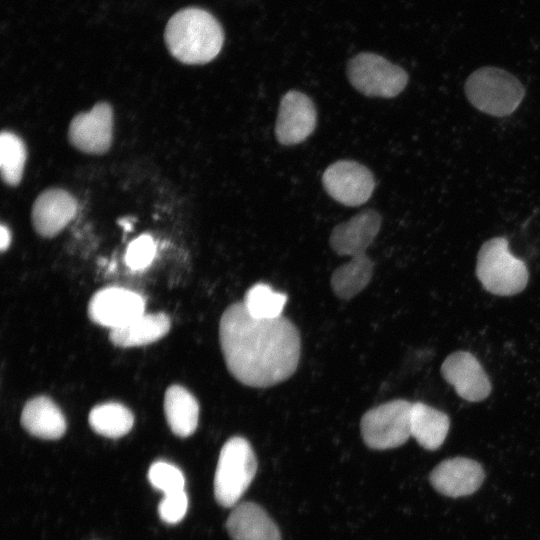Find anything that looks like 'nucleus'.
Instances as JSON below:
<instances>
[{
  "label": "nucleus",
  "instance_id": "nucleus-2",
  "mask_svg": "<svg viewBox=\"0 0 540 540\" xmlns=\"http://www.w3.org/2000/svg\"><path fill=\"white\" fill-rule=\"evenodd\" d=\"M165 42L171 55L188 65L212 61L221 51L224 34L221 25L209 12L185 8L167 23Z\"/></svg>",
  "mask_w": 540,
  "mask_h": 540
},
{
  "label": "nucleus",
  "instance_id": "nucleus-6",
  "mask_svg": "<svg viewBox=\"0 0 540 540\" xmlns=\"http://www.w3.org/2000/svg\"><path fill=\"white\" fill-rule=\"evenodd\" d=\"M412 403L395 399L366 411L360 421L364 443L371 449L386 450L403 445L411 436Z\"/></svg>",
  "mask_w": 540,
  "mask_h": 540
},
{
  "label": "nucleus",
  "instance_id": "nucleus-9",
  "mask_svg": "<svg viewBox=\"0 0 540 540\" xmlns=\"http://www.w3.org/2000/svg\"><path fill=\"white\" fill-rule=\"evenodd\" d=\"M113 139V108L105 101L89 112L74 116L68 128V140L77 150L91 155L105 154Z\"/></svg>",
  "mask_w": 540,
  "mask_h": 540
},
{
  "label": "nucleus",
  "instance_id": "nucleus-21",
  "mask_svg": "<svg viewBox=\"0 0 540 540\" xmlns=\"http://www.w3.org/2000/svg\"><path fill=\"white\" fill-rule=\"evenodd\" d=\"M373 271L374 262L368 255L351 257L332 273L330 285L333 293L343 300L355 297L369 284Z\"/></svg>",
  "mask_w": 540,
  "mask_h": 540
},
{
  "label": "nucleus",
  "instance_id": "nucleus-17",
  "mask_svg": "<svg viewBox=\"0 0 540 540\" xmlns=\"http://www.w3.org/2000/svg\"><path fill=\"white\" fill-rule=\"evenodd\" d=\"M21 425L31 435L56 440L66 431V420L59 407L48 397L37 396L25 404Z\"/></svg>",
  "mask_w": 540,
  "mask_h": 540
},
{
  "label": "nucleus",
  "instance_id": "nucleus-3",
  "mask_svg": "<svg viewBox=\"0 0 540 540\" xmlns=\"http://www.w3.org/2000/svg\"><path fill=\"white\" fill-rule=\"evenodd\" d=\"M464 93L469 103L482 113L506 117L519 107L526 91L520 80L507 70L484 66L468 76Z\"/></svg>",
  "mask_w": 540,
  "mask_h": 540
},
{
  "label": "nucleus",
  "instance_id": "nucleus-26",
  "mask_svg": "<svg viewBox=\"0 0 540 540\" xmlns=\"http://www.w3.org/2000/svg\"><path fill=\"white\" fill-rule=\"evenodd\" d=\"M156 253V243L149 234H142L127 247L125 262L131 270H143L150 265Z\"/></svg>",
  "mask_w": 540,
  "mask_h": 540
},
{
  "label": "nucleus",
  "instance_id": "nucleus-13",
  "mask_svg": "<svg viewBox=\"0 0 540 540\" xmlns=\"http://www.w3.org/2000/svg\"><path fill=\"white\" fill-rule=\"evenodd\" d=\"M78 202L67 190L49 188L35 199L31 222L35 232L44 238L58 235L76 216Z\"/></svg>",
  "mask_w": 540,
  "mask_h": 540
},
{
  "label": "nucleus",
  "instance_id": "nucleus-16",
  "mask_svg": "<svg viewBox=\"0 0 540 540\" xmlns=\"http://www.w3.org/2000/svg\"><path fill=\"white\" fill-rule=\"evenodd\" d=\"M226 529L232 540H281L274 521L253 502L236 505L226 521Z\"/></svg>",
  "mask_w": 540,
  "mask_h": 540
},
{
  "label": "nucleus",
  "instance_id": "nucleus-27",
  "mask_svg": "<svg viewBox=\"0 0 540 540\" xmlns=\"http://www.w3.org/2000/svg\"><path fill=\"white\" fill-rule=\"evenodd\" d=\"M188 509V497L185 490L165 494L159 504L160 518L169 524L180 522Z\"/></svg>",
  "mask_w": 540,
  "mask_h": 540
},
{
  "label": "nucleus",
  "instance_id": "nucleus-11",
  "mask_svg": "<svg viewBox=\"0 0 540 540\" xmlns=\"http://www.w3.org/2000/svg\"><path fill=\"white\" fill-rule=\"evenodd\" d=\"M316 124V108L306 94L291 90L282 97L275 124V136L280 144L293 146L303 142Z\"/></svg>",
  "mask_w": 540,
  "mask_h": 540
},
{
  "label": "nucleus",
  "instance_id": "nucleus-10",
  "mask_svg": "<svg viewBox=\"0 0 540 540\" xmlns=\"http://www.w3.org/2000/svg\"><path fill=\"white\" fill-rule=\"evenodd\" d=\"M144 298L123 287H106L89 301L88 316L96 324L112 329L127 325L144 314Z\"/></svg>",
  "mask_w": 540,
  "mask_h": 540
},
{
  "label": "nucleus",
  "instance_id": "nucleus-18",
  "mask_svg": "<svg viewBox=\"0 0 540 540\" xmlns=\"http://www.w3.org/2000/svg\"><path fill=\"white\" fill-rule=\"evenodd\" d=\"M449 416L423 402L412 403L410 413V433L418 444L426 450H437L449 432Z\"/></svg>",
  "mask_w": 540,
  "mask_h": 540
},
{
  "label": "nucleus",
  "instance_id": "nucleus-28",
  "mask_svg": "<svg viewBox=\"0 0 540 540\" xmlns=\"http://www.w3.org/2000/svg\"><path fill=\"white\" fill-rule=\"evenodd\" d=\"M0 230H1L0 248H1V251L4 252L6 249H8L10 245L11 234H10L9 229L4 225H1Z\"/></svg>",
  "mask_w": 540,
  "mask_h": 540
},
{
  "label": "nucleus",
  "instance_id": "nucleus-20",
  "mask_svg": "<svg viewBox=\"0 0 540 540\" xmlns=\"http://www.w3.org/2000/svg\"><path fill=\"white\" fill-rule=\"evenodd\" d=\"M164 413L171 431L179 437L192 435L198 426V402L183 386L172 385L166 390Z\"/></svg>",
  "mask_w": 540,
  "mask_h": 540
},
{
  "label": "nucleus",
  "instance_id": "nucleus-23",
  "mask_svg": "<svg viewBox=\"0 0 540 540\" xmlns=\"http://www.w3.org/2000/svg\"><path fill=\"white\" fill-rule=\"evenodd\" d=\"M242 303L247 312L256 319H276L282 316L287 295L275 291L266 283H256L247 290Z\"/></svg>",
  "mask_w": 540,
  "mask_h": 540
},
{
  "label": "nucleus",
  "instance_id": "nucleus-1",
  "mask_svg": "<svg viewBox=\"0 0 540 540\" xmlns=\"http://www.w3.org/2000/svg\"><path fill=\"white\" fill-rule=\"evenodd\" d=\"M219 341L228 371L249 387L277 385L290 378L299 364L301 337L295 324L284 316L256 319L242 302L223 312Z\"/></svg>",
  "mask_w": 540,
  "mask_h": 540
},
{
  "label": "nucleus",
  "instance_id": "nucleus-4",
  "mask_svg": "<svg viewBox=\"0 0 540 540\" xmlns=\"http://www.w3.org/2000/svg\"><path fill=\"white\" fill-rule=\"evenodd\" d=\"M504 237H493L479 249L476 276L484 289L498 296H513L523 291L529 280L525 262L516 258Z\"/></svg>",
  "mask_w": 540,
  "mask_h": 540
},
{
  "label": "nucleus",
  "instance_id": "nucleus-14",
  "mask_svg": "<svg viewBox=\"0 0 540 540\" xmlns=\"http://www.w3.org/2000/svg\"><path fill=\"white\" fill-rule=\"evenodd\" d=\"M484 479L482 465L466 457L445 459L435 466L429 475L432 487L451 498L473 494L481 487Z\"/></svg>",
  "mask_w": 540,
  "mask_h": 540
},
{
  "label": "nucleus",
  "instance_id": "nucleus-5",
  "mask_svg": "<svg viewBox=\"0 0 540 540\" xmlns=\"http://www.w3.org/2000/svg\"><path fill=\"white\" fill-rule=\"evenodd\" d=\"M257 461L249 441L241 436L228 439L221 448L214 477L215 499L233 507L254 479Z\"/></svg>",
  "mask_w": 540,
  "mask_h": 540
},
{
  "label": "nucleus",
  "instance_id": "nucleus-22",
  "mask_svg": "<svg viewBox=\"0 0 540 540\" xmlns=\"http://www.w3.org/2000/svg\"><path fill=\"white\" fill-rule=\"evenodd\" d=\"M91 428L99 435L108 438H119L133 427L134 416L124 405L108 402L95 406L88 418Z\"/></svg>",
  "mask_w": 540,
  "mask_h": 540
},
{
  "label": "nucleus",
  "instance_id": "nucleus-12",
  "mask_svg": "<svg viewBox=\"0 0 540 540\" xmlns=\"http://www.w3.org/2000/svg\"><path fill=\"white\" fill-rule=\"evenodd\" d=\"M441 374L466 401L481 402L491 393L489 377L478 359L468 351L449 354L441 365Z\"/></svg>",
  "mask_w": 540,
  "mask_h": 540
},
{
  "label": "nucleus",
  "instance_id": "nucleus-8",
  "mask_svg": "<svg viewBox=\"0 0 540 540\" xmlns=\"http://www.w3.org/2000/svg\"><path fill=\"white\" fill-rule=\"evenodd\" d=\"M322 184L335 201L356 207L370 199L375 188V179L363 164L353 160H339L325 169Z\"/></svg>",
  "mask_w": 540,
  "mask_h": 540
},
{
  "label": "nucleus",
  "instance_id": "nucleus-7",
  "mask_svg": "<svg viewBox=\"0 0 540 540\" xmlns=\"http://www.w3.org/2000/svg\"><path fill=\"white\" fill-rule=\"evenodd\" d=\"M347 77L367 97L394 98L406 87L409 77L400 66L374 53H360L350 59Z\"/></svg>",
  "mask_w": 540,
  "mask_h": 540
},
{
  "label": "nucleus",
  "instance_id": "nucleus-19",
  "mask_svg": "<svg viewBox=\"0 0 540 540\" xmlns=\"http://www.w3.org/2000/svg\"><path fill=\"white\" fill-rule=\"evenodd\" d=\"M170 325V319L165 313H144L127 325L112 329L109 339L118 347L147 345L164 337Z\"/></svg>",
  "mask_w": 540,
  "mask_h": 540
},
{
  "label": "nucleus",
  "instance_id": "nucleus-25",
  "mask_svg": "<svg viewBox=\"0 0 540 540\" xmlns=\"http://www.w3.org/2000/svg\"><path fill=\"white\" fill-rule=\"evenodd\" d=\"M148 480L157 490L165 494L184 490L185 477L175 465L165 462H154L148 471Z\"/></svg>",
  "mask_w": 540,
  "mask_h": 540
},
{
  "label": "nucleus",
  "instance_id": "nucleus-15",
  "mask_svg": "<svg viewBox=\"0 0 540 540\" xmlns=\"http://www.w3.org/2000/svg\"><path fill=\"white\" fill-rule=\"evenodd\" d=\"M382 224L380 213L365 209L348 221L336 225L329 237V245L340 256H358L366 250L378 235Z\"/></svg>",
  "mask_w": 540,
  "mask_h": 540
},
{
  "label": "nucleus",
  "instance_id": "nucleus-24",
  "mask_svg": "<svg viewBox=\"0 0 540 540\" xmlns=\"http://www.w3.org/2000/svg\"><path fill=\"white\" fill-rule=\"evenodd\" d=\"M27 150L24 141L11 131L0 136V169L5 184L17 186L23 176Z\"/></svg>",
  "mask_w": 540,
  "mask_h": 540
}]
</instances>
